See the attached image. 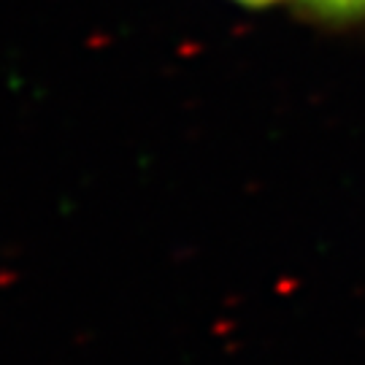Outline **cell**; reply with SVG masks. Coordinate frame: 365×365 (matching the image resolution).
I'll use <instances>...</instances> for the list:
<instances>
[{
	"mask_svg": "<svg viewBox=\"0 0 365 365\" xmlns=\"http://www.w3.org/2000/svg\"><path fill=\"white\" fill-rule=\"evenodd\" d=\"M300 3L325 19H352L365 14V0H300Z\"/></svg>",
	"mask_w": 365,
	"mask_h": 365,
	"instance_id": "1",
	"label": "cell"
},
{
	"mask_svg": "<svg viewBox=\"0 0 365 365\" xmlns=\"http://www.w3.org/2000/svg\"><path fill=\"white\" fill-rule=\"evenodd\" d=\"M235 3H244V6H249V9H260V6H271V3H276V0H235Z\"/></svg>",
	"mask_w": 365,
	"mask_h": 365,
	"instance_id": "2",
	"label": "cell"
}]
</instances>
